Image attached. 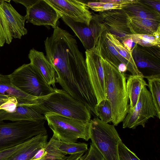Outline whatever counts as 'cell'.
<instances>
[{
	"mask_svg": "<svg viewBox=\"0 0 160 160\" xmlns=\"http://www.w3.org/2000/svg\"><path fill=\"white\" fill-rule=\"evenodd\" d=\"M17 104V101L14 98H0V110L3 109L11 111L15 109Z\"/></svg>",
	"mask_w": 160,
	"mask_h": 160,
	"instance_id": "836d02e7",
	"label": "cell"
},
{
	"mask_svg": "<svg viewBox=\"0 0 160 160\" xmlns=\"http://www.w3.org/2000/svg\"><path fill=\"white\" fill-rule=\"evenodd\" d=\"M30 64L37 71L46 83L56 88V72L54 68L42 52L31 49L28 55Z\"/></svg>",
	"mask_w": 160,
	"mask_h": 160,
	"instance_id": "ac0fdd59",
	"label": "cell"
},
{
	"mask_svg": "<svg viewBox=\"0 0 160 160\" xmlns=\"http://www.w3.org/2000/svg\"><path fill=\"white\" fill-rule=\"evenodd\" d=\"M10 1L0 0V32L5 42L10 44L13 38L21 39L28 32L25 16L12 6Z\"/></svg>",
	"mask_w": 160,
	"mask_h": 160,
	"instance_id": "ba28073f",
	"label": "cell"
},
{
	"mask_svg": "<svg viewBox=\"0 0 160 160\" xmlns=\"http://www.w3.org/2000/svg\"><path fill=\"white\" fill-rule=\"evenodd\" d=\"M135 63L138 68L150 69L160 74V48L139 47L136 44L132 51Z\"/></svg>",
	"mask_w": 160,
	"mask_h": 160,
	"instance_id": "9a60e30c",
	"label": "cell"
},
{
	"mask_svg": "<svg viewBox=\"0 0 160 160\" xmlns=\"http://www.w3.org/2000/svg\"><path fill=\"white\" fill-rule=\"evenodd\" d=\"M83 1L89 8H90L94 11L101 12L113 9H122L128 4L103 2L100 1L86 2Z\"/></svg>",
	"mask_w": 160,
	"mask_h": 160,
	"instance_id": "f546056e",
	"label": "cell"
},
{
	"mask_svg": "<svg viewBox=\"0 0 160 160\" xmlns=\"http://www.w3.org/2000/svg\"><path fill=\"white\" fill-rule=\"evenodd\" d=\"M135 0H100L103 2H109L117 4H128L135 2Z\"/></svg>",
	"mask_w": 160,
	"mask_h": 160,
	"instance_id": "8d00e7d4",
	"label": "cell"
},
{
	"mask_svg": "<svg viewBox=\"0 0 160 160\" xmlns=\"http://www.w3.org/2000/svg\"><path fill=\"white\" fill-rule=\"evenodd\" d=\"M118 69L119 71L122 73H124L127 70V67L125 65L121 63L118 66Z\"/></svg>",
	"mask_w": 160,
	"mask_h": 160,
	"instance_id": "74e56055",
	"label": "cell"
},
{
	"mask_svg": "<svg viewBox=\"0 0 160 160\" xmlns=\"http://www.w3.org/2000/svg\"><path fill=\"white\" fill-rule=\"evenodd\" d=\"M32 138L15 146L0 151V160H8L19 152L31 142Z\"/></svg>",
	"mask_w": 160,
	"mask_h": 160,
	"instance_id": "4dcf8cb0",
	"label": "cell"
},
{
	"mask_svg": "<svg viewBox=\"0 0 160 160\" xmlns=\"http://www.w3.org/2000/svg\"><path fill=\"white\" fill-rule=\"evenodd\" d=\"M44 116L53 134L61 141L77 142L78 139L86 141L90 139V122L71 119L51 113H46Z\"/></svg>",
	"mask_w": 160,
	"mask_h": 160,
	"instance_id": "52a82bcc",
	"label": "cell"
},
{
	"mask_svg": "<svg viewBox=\"0 0 160 160\" xmlns=\"http://www.w3.org/2000/svg\"><path fill=\"white\" fill-rule=\"evenodd\" d=\"M61 18L74 32L86 50L94 47L98 43L101 35L107 31L98 15H93L88 25L74 21L65 16H62Z\"/></svg>",
	"mask_w": 160,
	"mask_h": 160,
	"instance_id": "8fae6325",
	"label": "cell"
},
{
	"mask_svg": "<svg viewBox=\"0 0 160 160\" xmlns=\"http://www.w3.org/2000/svg\"><path fill=\"white\" fill-rule=\"evenodd\" d=\"M105 35L118 53L135 68L136 66L132 56V52L128 51L115 36L105 31Z\"/></svg>",
	"mask_w": 160,
	"mask_h": 160,
	"instance_id": "484cf974",
	"label": "cell"
},
{
	"mask_svg": "<svg viewBox=\"0 0 160 160\" xmlns=\"http://www.w3.org/2000/svg\"><path fill=\"white\" fill-rule=\"evenodd\" d=\"M98 15L107 31L119 40L121 41L126 35L131 34L128 25L129 16L123 9L105 11Z\"/></svg>",
	"mask_w": 160,
	"mask_h": 160,
	"instance_id": "5bb4252c",
	"label": "cell"
},
{
	"mask_svg": "<svg viewBox=\"0 0 160 160\" xmlns=\"http://www.w3.org/2000/svg\"><path fill=\"white\" fill-rule=\"evenodd\" d=\"M35 104L17 105L15 109L11 111L0 110V121L46 120L44 115L38 110Z\"/></svg>",
	"mask_w": 160,
	"mask_h": 160,
	"instance_id": "2e32d148",
	"label": "cell"
},
{
	"mask_svg": "<svg viewBox=\"0 0 160 160\" xmlns=\"http://www.w3.org/2000/svg\"><path fill=\"white\" fill-rule=\"evenodd\" d=\"M144 78H146L148 80V86L156 110V116L160 119V75L147 76Z\"/></svg>",
	"mask_w": 160,
	"mask_h": 160,
	"instance_id": "d4e9b609",
	"label": "cell"
},
{
	"mask_svg": "<svg viewBox=\"0 0 160 160\" xmlns=\"http://www.w3.org/2000/svg\"><path fill=\"white\" fill-rule=\"evenodd\" d=\"M142 77L131 75L126 82V89L130 103V108L135 107L143 88L148 84Z\"/></svg>",
	"mask_w": 160,
	"mask_h": 160,
	"instance_id": "603a6c76",
	"label": "cell"
},
{
	"mask_svg": "<svg viewBox=\"0 0 160 160\" xmlns=\"http://www.w3.org/2000/svg\"><path fill=\"white\" fill-rule=\"evenodd\" d=\"M82 160H104L102 155L92 143L88 152L84 155Z\"/></svg>",
	"mask_w": 160,
	"mask_h": 160,
	"instance_id": "d6a6232c",
	"label": "cell"
},
{
	"mask_svg": "<svg viewBox=\"0 0 160 160\" xmlns=\"http://www.w3.org/2000/svg\"><path fill=\"white\" fill-rule=\"evenodd\" d=\"M96 116L102 122L108 123L112 121V111L110 104L106 99L97 104L95 107Z\"/></svg>",
	"mask_w": 160,
	"mask_h": 160,
	"instance_id": "f1b7e54d",
	"label": "cell"
},
{
	"mask_svg": "<svg viewBox=\"0 0 160 160\" xmlns=\"http://www.w3.org/2000/svg\"><path fill=\"white\" fill-rule=\"evenodd\" d=\"M128 25L131 34L153 35L160 26V23L152 20L132 16L128 18Z\"/></svg>",
	"mask_w": 160,
	"mask_h": 160,
	"instance_id": "44dd1931",
	"label": "cell"
},
{
	"mask_svg": "<svg viewBox=\"0 0 160 160\" xmlns=\"http://www.w3.org/2000/svg\"><path fill=\"white\" fill-rule=\"evenodd\" d=\"M59 149L66 155L84 153L88 150V146L84 142H67L61 141Z\"/></svg>",
	"mask_w": 160,
	"mask_h": 160,
	"instance_id": "83f0119b",
	"label": "cell"
},
{
	"mask_svg": "<svg viewBox=\"0 0 160 160\" xmlns=\"http://www.w3.org/2000/svg\"><path fill=\"white\" fill-rule=\"evenodd\" d=\"M14 2L23 5L26 8L27 22L37 26H57L61 15L45 0H17Z\"/></svg>",
	"mask_w": 160,
	"mask_h": 160,
	"instance_id": "9c48e42d",
	"label": "cell"
},
{
	"mask_svg": "<svg viewBox=\"0 0 160 160\" xmlns=\"http://www.w3.org/2000/svg\"><path fill=\"white\" fill-rule=\"evenodd\" d=\"M105 31L101 35L99 39L102 57L118 68L121 64H124L126 65L127 70L131 73L132 75L144 78L143 74L138 68L134 67L118 53L106 37Z\"/></svg>",
	"mask_w": 160,
	"mask_h": 160,
	"instance_id": "e0dca14e",
	"label": "cell"
},
{
	"mask_svg": "<svg viewBox=\"0 0 160 160\" xmlns=\"http://www.w3.org/2000/svg\"><path fill=\"white\" fill-rule=\"evenodd\" d=\"M157 116L152 96L146 86L142 89L137 103L133 109L129 108L123 121V128L135 129L141 125L143 127L150 118Z\"/></svg>",
	"mask_w": 160,
	"mask_h": 160,
	"instance_id": "7c38bea8",
	"label": "cell"
},
{
	"mask_svg": "<svg viewBox=\"0 0 160 160\" xmlns=\"http://www.w3.org/2000/svg\"><path fill=\"white\" fill-rule=\"evenodd\" d=\"M61 15L88 25L93 15L89 8L80 0H45Z\"/></svg>",
	"mask_w": 160,
	"mask_h": 160,
	"instance_id": "4fadbf2b",
	"label": "cell"
},
{
	"mask_svg": "<svg viewBox=\"0 0 160 160\" xmlns=\"http://www.w3.org/2000/svg\"><path fill=\"white\" fill-rule=\"evenodd\" d=\"M0 98L6 99V98H9L8 97H6V96H2V95H0Z\"/></svg>",
	"mask_w": 160,
	"mask_h": 160,
	"instance_id": "ab89813d",
	"label": "cell"
},
{
	"mask_svg": "<svg viewBox=\"0 0 160 160\" xmlns=\"http://www.w3.org/2000/svg\"><path fill=\"white\" fill-rule=\"evenodd\" d=\"M101 61L104 72L106 99L112 109L111 122L116 126L123 121L129 109L126 78L124 73L102 56Z\"/></svg>",
	"mask_w": 160,
	"mask_h": 160,
	"instance_id": "7a4b0ae2",
	"label": "cell"
},
{
	"mask_svg": "<svg viewBox=\"0 0 160 160\" xmlns=\"http://www.w3.org/2000/svg\"><path fill=\"white\" fill-rule=\"evenodd\" d=\"M9 76L15 87L30 96L39 98L55 92V89L46 83L30 63L23 64Z\"/></svg>",
	"mask_w": 160,
	"mask_h": 160,
	"instance_id": "8992f818",
	"label": "cell"
},
{
	"mask_svg": "<svg viewBox=\"0 0 160 160\" xmlns=\"http://www.w3.org/2000/svg\"><path fill=\"white\" fill-rule=\"evenodd\" d=\"M125 37L131 38L133 42L142 47L160 48V40L157 39L153 35L130 34Z\"/></svg>",
	"mask_w": 160,
	"mask_h": 160,
	"instance_id": "4316f807",
	"label": "cell"
},
{
	"mask_svg": "<svg viewBox=\"0 0 160 160\" xmlns=\"http://www.w3.org/2000/svg\"><path fill=\"white\" fill-rule=\"evenodd\" d=\"M61 140L54 134L43 148L44 160H66L68 157L59 149Z\"/></svg>",
	"mask_w": 160,
	"mask_h": 160,
	"instance_id": "cb8c5ba5",
	"label": "cell"
},
{
	"mask_svg": "<svg viewBox=\"0 0 160 160\" xmlns=\"http://www.w3.org/2000/svg\"><path fill=\"white\" fill-rule=\"evenodd\" d=\"M123 9L129 17H136L154 20L160 22V13L143 2L135 0L128 4Z\"/></svg>",
	"mask_w": 160,
	"mask_h": 160,
	"instance_id": "ffe728a7",
	"label": "cell"
},
{
	"mask_svg": "<svg viewBox=\"0 0 160 160\" xmlns=\"http://www.w3.org/2000/svg\"><path fill=\"white\" fill-rule=\"evenodd\" d=\"M47 134H40L32 138L30 142L19 152L8 160H30L47 144Z\"/></svg>",
	"mask_w": 160,
	"mask_h": 160,
	"instance_id": "7402d4cb",
	"label": "cell"
},
{
	"mask_svg": "<svg viewBox=\"0 0 160 160\" xmlns=\"http://www.w3.org/2000/svg\"><path fill=\"white\" fill-rule=\"evenodd\" d=\"M35 105L44 115L53 113L85 122L91 119V113L86 106L62 89L55 88L54 92L40 98Z\"/></svg>",
	"mask_w": 160,
	"mask_h": 160,
	"instance_id": "3957f363",
	"label": "cell"
},
{
	"mask_svg": "<svg viewBox=\"0 0 160 160\" xmlns=\"http://www.w3.org/2000/svg\"><path fill=\"white\" fill-rule=\"evenodd\" d=\"M119 160H141L121 141L118 145Z\"/></svg>",
	"mask_w": 160,
	"mask_h": 160,
	"instance_id": "1f68e13d",
	"label": "cell"
},
{
	"mask_svg": "<svg viewBox=\"0 0 160 160\" xmlns=\"http://www.w3.org/2000/svg\"><path fill=\"white\" fill-rule=\"evenodd\" d=\"M0 95L15 98L18 104L38 103L40 98L33 97L21 91L12 83L9 75L0 74Z\"/></svg>",
	"mask_w": 160,
	"mask_h": 160,
	"instance_id": "d6986e66",
	"label": "cell"
},
{
	"mask_svg": "<svg viewBox=\"0 0 160 160\" xmlns=\"http://www.w3.org/2000/svg\"><path fill=\"white\" fill-rule=\"evenodd\" d=\"M70 158L69 157H68L66 160H70Z\"/></svg>",
	"mask_w": 160,
	"mask_h": 160,
	"instance_id": "60d3db41",
	"label": "cell"
},
{
	"mask_svg": "<svg viewBox=\"0 0 160 160\" xmlns=\"http://www.w3.org/2000/svg\"><path fill=\"white\" fill-rule=\"evenodd\" d=\"M33 160H44V159H34Z\"/></svg>",
	"mask_w": 160,
	"mask_h": 160,
	"instance_id": "b9f144b4",
	"label": "cell"
},
{
	"mask_svg": "<svg viewBox=\"0 0 160 160\" xmlns=\"http://www.w3.org/2000/svg\"><path fill=\"white\" fill-rule=\"evenodd\" d=\"M85 61L89 79L97 104L106 99L104 72L101 61L99 39L96 45L85 52Z\"/></svg>",
	"mask_w": 160,
	"mask_h": 160,
	"instance_id": "30bf717a",
	"label": "cell"
},
{
	"mask_svg": "<svg viewBox=\"0 0 160 160\" xmlns=\"http://www.w3.org/2000/svg\"><path fill=\"white\" fill-rule=\"evenodd\" d=\"M160 26H159L157 31L153 34V35L157 39L160 40Z\"/></svg>",
	"mask_w": 160,
	"mask_h": 160,
	"instance_id": "f35d334b",
	"label": "cell"
},
{
	"mask_svg": "<svg viewBox=\"0 0 160 160\" xmlns=\"http://www.w3.org/2000/svg\"><path fill=\"white\" fill-rule=\"evenodd\" d=\"M45 121L5 122L0 121V151L23 143L37 135L47 134Z\"/></svg>",
	"mask_w": 160,
	"mask_h": 160,
	"instance_id": "277c9868",
	"label": "cell"
},
{
	"mask_svg": "<svg viewBox=\"0 0 160 160\" xmlns=\"http://www.w3.org/2000/svg\"><path fill=\"white\" fill-rule=\"evenodd\" d=\"M90 139L104 160H119L118 145L122 141L115 126L98 117L91 119Z\"/></svg>",
	"mask_w": 160,
	"mask_h": 160,
	"instance_id": "5b68a950",
	"label": "cell"
},
{
	"mask_svg": "<svg viewBox=\"0 0 160 160\" xmlns=\"http://www.w3.org/2000/svg\"><path fill=\"white\" fill-rule=\"evenodd\" d=\"M46 57L56 72V81L63 90L89 108L97 103L87 71L85 59L76 40L57 26L44 41Z\"/></svg>",
	"mask_w": 160,
	"mask_h": 160,
	"instance_id": "6da1fadb",
	"label": "cell"
},
{
	"mask_svg": "<svg viewBox=\"0 0 160 160\" xmlns=\"http://www.w3.org/2000/svg\"><path fill=\"white\" fill-rule=\"evenodd\" d=\"M144 3L152 8L158 12H160V0H147L142 1Z\"/></svg>",
	"mask_w": 160,
	"mask_h": 160,
	"instance_id": "d590c367",
	"label": "cell"
},
{
	"mask_svg": "<svg viewBox=\"0 0 160 160\" xmlns=\"http://www.w3.org/2000/svg\"><path fill=\"white\" fill-rule=\"evenodd\" d=\"M122 43L125 48L128 51L132 52V51L135 46V44L132 39L129 37H125L121 41Z\"/></svg>",
	"mask_w": 160,
	"mask_h": 160,
	"instance_id": "e575fe53",
	"label": "cell"
}]
</instances>
